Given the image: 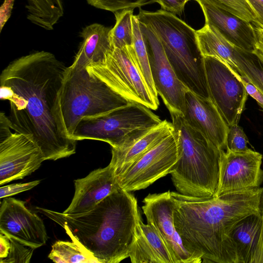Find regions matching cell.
Returning a JSON list of instances; mask_svg holds the SVG:
<instances>
[{"mask_svg": "<svg viewBox=\"0 0 263 263\" xmlns=\"http://www.w3.org/2000/svg\"><path fill=\"white\" fill-rule=\"evenodd\" d=\"M67 67L52 53L36 51L10 62L0 76L1 98L10 103L11 128L32 135L45 160L76 153L58 112L59 92Z\"/></svg>", "mask_w": 263, "mask_h": 263, "instance_id": "obj_1", "label": "cell"}, {"mask_svg": "<svg viewBox=\"0 0 263 263\" xmlns=\"http://www.w3.org/2000/svg\"><path fill=\"white\" fill-rule=\"evenodd\" d=\"M262 187L218 197L171 192L175 229L184 248L203 262L237 263L232 233L242 219L260 214Z\"/></svg>", "mask_w": 263, "mask_h": 263, "instance_id": "obj_2", "label": "cell"}, {"mask_svg": "<svg viewBox=\"0 0 263 263\" xmlns=\"http://www.w3.org/2000/svg\"><path fill=\"white\" fill-rule=\"evenodd\" d=\"M62 227L72 241L91 252L99 263H119L129 257L138 221V202L130 192L119 188L91 210L66 214L37 208Z\"/></svg>", "mask_w": 263, "mask_h": 263, "instance_id": "obj_3", "label": "cell"}, {"mask_svg": "<svg viewBox=\"0 0 263 263\" xmlns=\"http://www.w3.org/2000/svg\"><path fill=\"white\" fill-rule=\"evenodd\" d=\"M177 135L179 159L171 173L177 192L186 196L212 197L218 187L221 151L182 115L171 114Z\"/></svg>", "mask_w": 263, "mask_h": 263, "instance_id": "obj_4", "label": "cell"}, {"mask_svg": "<svg viewBox=\"0 0 263 263\" xmlns=\"http://www.w3.org/2000/svg\"><path fill=\"white\" fill-rule=\"evenodd\" d=\"M137 16L159 39L179 79L192 92L210 98L204 57L198 46L196 30L163 9L148 11L140 8Z\"/></svg>", "mask_w": 263, "mask_h": 263, "instance_id": "obj_5", "label": "cell"}, {"mask_svg": "<svg viewBox=\"0 0 263 263\" xmlns=\"http://www.w3.org/2000/svg\"><path fill=\"white\" fill-rule=\"evenodd\" d=\"M130 103L104 82L92 77L86 68L67 67L58 100V112L63 129L71 139L84 118L101 115Z\"/></svg>", "mask_w": 263, "mask_h": 263, "instance_id": "obj_6", "label": "cell"}, {"mask_svg": "<svg viewBox=\"0 0 263 263\" xmlns=\"http://www.w3.org/2000/svg\"><path fill=\"white\" fill-rule=\"evenodd\" d=\"M86 69L92 77L104 82L129 102L157 110L158 98L151 92L137 65L132 46L112 48L101 62Z\"/></svg>", "mask_w": 263, "mask_h": 263, "instance_id": "obj_7", "label": "cell"}, {"mask_svg": "<svg viewBox=\"0 0 263 263\" xmlns=\"http://www.w3.org/2000/svg\"><path fill=\"white\" fill-rule=\"evenodd\" d=\"M162 121L151 109L130 102L104 114L82 119L71 139L75 141L100 140L116 148L133 130L153 127Z\"/></svg>", "mask_w": 263, "mask_h": 263, "instance_id": "obj_8", "label": "cell"}, {"mask_svg": "<svg viewBox=\"0 0 263 263\" xmlns=\"http://www.w3.org/2000/svg\"><path fill=\"white\" fill-rule=\"evenodd\" d=\"M10 121L0 115V185L21 179L37 170L44 156L32 135L12 132Z\"/></svg>", "mask_w": 263, "mask_h": 263, "instance_id": "obj_9", "label": "cell"}, {"mask_svg": "<svg viewBox=\"0 0 263 263\" xmlns=\"http://www.w3.org/2000/svg\"><path fill=\"white\" fill-rule=\"evenodd\" d=\"M179 157L177 137L174 129L127 168L116 175L119 186L128 192L144 189L171 174Z\"/></svg>", "mask_w": 263, "mask_h": 263, "instance_id": "obj_10", "label": "cell"}, {"mask_svg": "<svg viewBox=\"0 0 263 263\" xmlns=\"http://www.w3.org/2000/svg\"><path fill=\"white\" fill-rule=\"evenodd\" d=\"M203 60L210 99L229 126L238 124L248 96L240 74L215 58Z\"/></svg>", "mask_w": 263, "mask_h": 263, "instance_id": "obj_11", "label": "cell"}, {"mask_svg": "<svg viewBox=\"0 0 263 263\" xmlns=\"http://www.w3.org/2000/svg\"><path fill=\"white\" fill-rule=\"evenodd\" d=\"M139 23L157 93L170 114L183 115L185 95L189 89L178 78L157 35L149 28Z\"/></svg>", "mask_w": 263, "mask_h": 263, "instance_id": "obj_12", "label": "cell"}, {"mask_svg": "<svg viewBox=\"0 0 263 263\" xmlns=\"http://www.w3.org/2000/svg\"><path fill=\"white\" fill-rule=\"evenodd\" d=\"M262 159L261 154L250 148L239 152L221 151L218 187L213 197L260 187Z\"/></svg>", "mask_w": 263, "mask_h": 263, "instance_id": "obj_13", "label": "cell"}, {"mask_svg": "<svg viewBox=\"0 0 263 263\" xmlns=\"http://www.w3.org/2000/svg\"><path fill=\"white\" fill-rule=\"evenodd\" d=\"M143 212L147 223L159 233L168 248L174 263H200L202 260L183 246L174 224L175 203L170 191L149 194L143 200Z\"/></svg>", "mask_w": 263, "mask_h": 263, "instance_id": "obj_14", "label": "cell"}, {"mask_svg": "<svg viewBox=\"0 0 263 263\" xmlns=\"http://www.w3.org/2000/svg\"><path fill=\"white\" fill-rule=\"evenodd\" d=\"M0 232L34 249L45 245L48 238L40 217L26 206L25 201L9 197L1 204Z\"/></svg>", "mask_w": 263, "mask_h": 263, "instance_id": "obj_15", "label": "cell"}, {"mask_svg": "<svg viewBox=\"0 0 263 263\" xmlns=\"http://www.w3.org/2000/svg\"><path fill=\"white\" fill-rule=\"evenodd\" d=\"M183 116L191 126L218 149L227 150L229 126L210 98L201 97L188 90L185 95Z\"/></svg>", "mask_w": 263, "mask_h": 263, "instance_id": "obj_16", "label": "cell"}, {"mask_svg": "<svg viewBox=\"0 0 263 263\" xmlns=\"http://www.w3.org/2000/svg\"><path fill=\"white\" fill-rule=\"evenodd\" d=\"M75 192L63 213L79 214L87 212L120 187L111 163L91 172L84 178L74 180Z\"/></svg>", "mask_w": 263, "mask_h": 263, "instance_id": "obj_17", "label": "cell"}, {"mask_svg": "<svg viewBox=\"0 0 263 263\" xmlns=\"http://www.w3.org/2000/svg\"><path fill=\"white\" fill-rule=\"evenodd\" d=\"M173 130L172 123L164 120L156 126L137 129L129 133L118 147H111L110 162L114 166L116 175L127 168Z\"/></svg>", "mask_w": 263, "mask_h": 263, "instance_id": "obj_18", "label": "cell"}, {"mask_svg": "<svg viewBox=\"0 0 263 263\" xmlns=\"http://www.w3.org/2000/svg\"><path fill=\"white\" fill-rule=\"evenodd\" d=\"M205 18V24L214 27L236 47L253 52L255 43L254 26L229 10L208 0H197Z\"/></svg>", "mask_w": 263, "mask_h": 263, "instance_id": "obj_19", "label": "cell"}, {"mask_svg": "<svg viewBox=\"0 0 263 263\" xmlns=\"http://www.w3.org/2000/svg\"><path fill=\"white\" fill-rule=\"evenodd\" d=\"M129 257L133 263H174L162 238L151 224L139 218Z\"/></svg>", "mask_w": 263, "mask_h": 263, "instance_id": "obj_20", "label": "cell"}, {"mask_svg": "<svg viewBox=\"0 0 263 263\" xmlns=\"http://www.w3.org/2000/svg\"><path fill=\"white\" fill-rule=\"evenodd\" d=\"M111 28L93 23L80 32L82 41L74 60L70 66L76 69L86 68L90 64L102 61L112 49L109 33Z\"/></svg>", "mask_w": 263, "mask_h": 263, "instance_id": "obj_21", "label": "cell"}, {"mask_svg": "<svg viewBox=\"0 0 263 263\" xmlns=\"http://www.w3.org/2000/svg\"><path fill=\"white\" fill-rule=\"evenodd\" d=\"M261 228L260 213L249 215L235 226L231 237L237 263H250L258 245Z\"/></svg>", "mask_w": 263, "mask_h": 263, "instance_id": "obj_22", "label": "cell"}, {"mask_svg": "<svg viewBox=\"0 0 263 263\" xmlns=\"http://www.w3.org/2000/svg\"><path fill=\"white\" fill-rule=\"evenodd\" d=\"M196 34L198 46L203 57L217 59L238 71L234 59L237 47L209 24H205L202 28L196 30Z\"/></svg>", "mask_w": 263, "mask_h": 263, "instance_id": "obj_23", "label": "cell"}, {"mask_svg": "<svg viewBox=\"0 0 263 263\" xmlns=\"http://www.w3.org/2000/svg\"><path fill=\"white\" fill-rule=\"evenodd\" d=\"M48 258L57 263H99L91 252L73 241H56Z\"/></svg>", "mask_w": 263, "mask_h": 263, "instance_id": "obj_24", "label": "cell"}, {"mask_svg": "<svg viewBox=\"0 0 263 263\" xmlns=\"http://www.w3.org/2000/svg\"><path fill=\"white\" fill-rule=\"evenodd\" d=\"M132 21L134 32L132 47L137 65L151 92L155 98H158L151 73L146 47L137 15L133 16Z\"/></svg>", "mask_w": 263, "mask_h": 263, "instance_id": "obj_25", "label": "cell"}, {"mask_svg": "<svg viewBox=\"0 0 263 263\" xmlns=\"http://www.w3.org/2000/svg\"><path fill=\"white\" fill-rule=\"evenodd\" d=\"M234 59L239 73L246 77L263 93V60L254 53L238 47Z\"/></svg>", "mask_w": 263, "mask_h": 263, "instance_id": "obj_26", "label": "cell"}, {"mask_svg": "<svg viewBox=\"0 0 263 263\" xmlns=\"http://www.w3.org/2000/svg\"><path fill=\"white\" fill-rule=\"evenodd\" d=\"M134 9H126L114 12L116 23L111 28L109 38L112 48H122L133 44L132 17Z\"/></svg>", "mask_w": 263, "mask_h": 263, "instance_id": "obj_27", "label": "cell"}, {"mask_svg": "<svg viewBox=\"0 0 263 263\" xmlns=\"http://www.w3.org/2000/svg\"><path fill=\"white\" fill-rule=\"evenodd\" d=\"M90 5L102 10L115 12L134 9L155 3V0H86Z\"/></svg>", "mask_w": 263, "mask_h": 263, "instance_id": "obj_28", "label": "cell"}, {"mask_svg": "<svg viewBox=\"0 0 263 263\" xmlns=\"http://www.w3.org/2000/svg\"><path fill=\"white\" fill-rule=\"evenodd\" d=\"M253 24L257 22L255 13L247 0H208Z\"/></svg>", "mask_w": 263, "mask_h": 263, "instance_id": "obj_29", "label": "cell"}, {"mask_svg": "<svg viewBox=\"0 0 263 263\" xmlns=\"http://www.w3.org/2000/svg\"><path fill=\"white\" fill-rule=\"evenodd\" d=\"M11 247L8 256L0 259L1 263H28L31 258L34 249L28 247L19 241L9 238Z\"/></svg>", "mask_w": 263, "mask_h": 263, "instance_id": "obj_30", "label": "cell"}, {"mask_svg": "<svg viewBox=\"0 0 263 263\" xmlns=\"http://www.w3.org/2000/svg\"><path fill=\"white\" fill-rule=\"evenodd\" d=\"M249 141L242 128L238 124L229 126L227 137V149L234 152L246 151Z\"/></svg>", "mask_w": 263, "mask_h": 263, "instance_id": "obj_31", "label": "cell"}, {"mask_svg": "<svg viewBox=\"0 0 263 263\" xmlns=\"http://www.w3.org/2000/svg\"><path fill=\"white\" fill-rule=\"evenodd\" d=\"M40 180H36L27 183H19L1 186L0 188V198L10 197L24 191L30 190L40 183Z\"/></svg>", "mask_w": 263, "mask_h": 263, "instance_id": "obj_32", "label": "cell"}, {"mask_svg": "<svg viewBox=\"0 0 263 263\" xmlns=\"http://www.w3.org/2000/svg\"><path fill=\"white\" fill-rule=\"evenodd\" d=\"M190 1L191 0H155L161 6V9L179 15L182 14L185 4Z\"/></svg>", "mask_w": 263, "mask_h": 263, "instance_id": "obj_33", "label": "cell"}, {"mask_svg": "<svg viewBox=\"0 0 263 263\" xmlns=\"http://www.w3.org/2000/svg\"><path fill=\"white\" fill-rule=\"evenodd\" d=\"M261 228L258 245L250 263H263V187L260 202Z\"/></svg>", "mask_w": 263, "mask_h": 263, "instance_id": "obj_34", "label": "cell"}, {"mask_svg": "<svg viewBox=\"0 0 263 263\" xmlns=\"http://www.w3.org/2000/svg\"><path fill=\"white\" fill-rule=\"evenodd\" d=\"M240 79L248 95L254 99L263 109V93L246 77L240 74Z\"/></svg>", "mask_w": 263, "mask_h": 263, "instance_id": "obj_35", "label": "cell"}, {"mask_svg": "<svg viewBox=\"0 0 263 263\" xmlns=\"http://www.w3.org/2000/svg\"><path fill=\"white\" fill-rule=\"evenodd\" d=\"M254 28L255 33V43L252 53L263 60V27L254 26Z\"/></svg>", "mask_w": 263, "mask_h": 263, "instance_id": "obj_36", "label": "cell"}, {"mask_svg": "<svg viewBox=\"0 0 263 263\" xmlns=\"http://www.w3.org/2000/svg\"><path fill=\"white\" fill-rule=\"evenodd\" d=\"M14 0H5L1 8V31L9 19Z\"/></svg>", "mask_w": 263, "mask_h": 263, "instance_id": "obj_37", "label": "cell"}, {"mask_svg": "<svg viewBox=\"0 0 263 263\" xmlns=\"http://www.w3.org/2000/svg\"><path fill=\"white\" fill-rule=\"evenodd\" d=\"M255 13L257 24L254 26L263 27V0H247Z\"/></svg>", "mask_w": 263, "mask_h": 263, "instance_id": "obj_38", "label": "cell"}, {"mask_svg": "<svg viewBox=\"0 0 263 263\" xmlns=\"http://www.w3.org/2000/svg\"><path fill=\"white\" fill-rule=\"evenodd\" d=\"M10 247L11 242L9 237L0 232V259L8 256Z\"/></svg>", "mask_w": 263, "mask_h": 263, "instance_id": "obj_39", "label": "cell"}]
</instances>
